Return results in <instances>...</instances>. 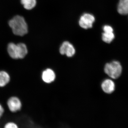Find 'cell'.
<instances>
[{
    "mask_svg": "<svg viewBox=\"0 0 128 128\" xmlns=\"http://www.w3.org/2000/svg\"><path fill=\"white\" fill-rule=\"evenodd\" d=\"M95 21V17L93 15L89 13H85L80 18L79 25L84 29H88L92 27Z\"/></svg>",
    "mask_w": 128,
    "mask_h": 128,
    "instance_id": "obj_3",
    "label": "cell"
},
{
    "mask_svg": "<svg viewBox=\"0 0 128 128\" xmlns=\"http://www.w3.org/2000/svg\"><path fill=\"white\" fill-rule=\"evenodd\" d=\"M122 71L121 64L118 61H113L111 63H108L104 67L105 73L112 79L118 78L121 75Z\"/></svg>",
    "mask_w": 128,
    "mask_h": 128,
    "instance_id": "obj_2",
    "label": "cell"
},
{
    "mask_svg": "<svg viewBox=\"0 0 128 128\" xmlns=\"http://www.w3.org/2000/svg\"><path fill=\"white\" fill-rule=\"evenodd\" d=\"M5 128H18V126L16 124L13 122H9L6 124L4 126Z\"/></svg>",
    "mask_w": 128,
    "mask_h": 128,
    "instance_id": "obj_14",
    "label": "cell"
},
{
    "mask_svg": "<svg viewBox=\"0 0 128 128\" xmlns=\"http://www.w3.org/2000/svg\"><path fill=\"white\" fill-rule=\"evenodd\" d=\"M118 11L121 15L128 14V0H120L118 5Z\"/></svg>",
    "mask_w": 128,
    "mask_h": 128,
    "instance_id": "obj_9",
    "label": "cell"
},
{
    "mask_svg": "<svg viewBox=\"0 0 128 128\" xmlns=\"http://www.w3.org/2000/svg\"><path fill=\"white\" fill-rule=\"evenodd\" d=\"M10 80V76L9 73L4 70L0 71V87H4Z\"/></svg>",
    "mask_w": 128,
    "mask_h": 128,
    "instance_id": "obj_10",
    "label": "cell"
},
{
    "mask_svg": "<svg viewBox=\"0 0 128 128\" xmlns=\"http://www.w3.org/2000/svg\"><path fill=\"white\" fill-rule=\"evenodd\" d=\"M104 32H113V29L111 26L105 25L103 28Z\"/></svg>",
    "mask_w": 128,
    "mask_h": 128,
    "instance_id": "obj_15",
    "label": "cell"
},
{
    "mask_svg": "<svg viewBox=\"0 0 128 128\" xmlns=\"http://www.w3.org/2000/svg\"><path fill=\"white\" fill-rule=\"evenodd\" d=\"M9 26L12 28V32L16 36H22L28 32L27 24L23 17L16 16L9 22Z\"/></svg>",
    "mask_w": 128,
    "mask_h": 128,
    "instance_id": "obj_1",
    "label": "cell"
},
{
    "mask_svg": "<svg viewBox=\"0 0 128 128\" xmlns=\"http://www.w3.org/2000/svg\"><path fill=\"white\" fill-rule=\"evenodd\" d=\"M56 78V74L54 71L51 68L45 69L42 72L41 78L44 82L50 84L54 82Z\"/></svg>",
    "mask_w": 128,
    "mask_h": 128,
    "instance_id": "obj_6",
    "label": "cell"
},
{
    "mask_svg": "<svg viewBox=\"0 0 128 128\" xmlns=\"http://www.w3.org/2000/svg\"><path fill=\"white\" fill-rule=\"evenodd\" d=\"M4 112V108L2 107V105L0 104V118L3 115Z\"/></svg>",
    "mask_w": 128,
    "mask_h": 128,
    "instance_id": "obj_16",
    "label": "cell"
},
{
    "mask_svg": "<svg viewBox=\"0 0 128 128\" xmlns=\"http://www.w3.org/2000/svg\"><path fill=\"white\" fill-rule=\"evenodd\" d=\"M101 87L102 90L105 93L110 94L114 91L115 85L114 82L112 80L107 79L102 82L101 85Z\"/></svg>",
    "mask_w": 128,
    "mask_h": 128,
    "instance_id": "obj_7",
    "label": "cell"
},
{
    "mask_svg": "<svg viewBox=\"0 0 128 128\" xmlns=\"http://www.w3.org/2000/svg\"><path fill=\"white\" fill-rule=\"evenodd\" d=\"M7 51L9 56L12 58L18 59L17 44L14 43H10L8 46Z\"/></svg>",
    "mask_w": 128,
    "mask_h": 128,
    "instance_id": "obj_8",
    "label": "cell"
},
{
    "mask_svg": "<svg viewBox=\"0 0 128 128\" xmlns=\"http://www.w3.org/2000/svg\"><path fill=\"white\" fill-rule=\"evenodd\" d=\"M60 54L62 55H66L67 57H71L74 55L76 50L74 46L68 41H64L60 47Z\"/></svg>",
    "mask_w": 128,
    "mask_h": 128,
    "instance_id": "obj_4",
    "label": "cell"
},
{
    "mask_svg": "<svg viewBox=\"0 0 128 128\" xmlns=\"http://www.w3.org/2000/svg\"><path fill=\"white\" fill-rule=\"evenodd\" d=\"M102 40L107 43H110L114 39V36L113 32H104L102 34Z\"/></svg>",
    "mask_w": 128,
    "mask_h": 128,
    "instance_id": "obj_13",
    "label": "cell"
},
{
    "mask_svg": "<svg viewBox=\"0 0 128 128\" xmlns=\"http://www.w3.org/2000/svg\"><path fill=\"white\" fill-rule=\"evenodd\" d=\"M7 104L9 110L12 112L20 111L22 106L20 100L16 96H12L9 98L7 101Z\"/></svg>",
    "mask_w": 128,
    "mask_h": 128,
    "instance_id": "obj_5",
    "label": "cell"
},
{
    "mask_svg": "<svg viewBox=\"0 0 128 128\" xmlns=\"http://www.w3.org/2000/svg\"><path fill=\"white\" fill-rule=\"evenodd\" d=\"M18 59L24 58L28 54L27 47L25 44L23 43H20L17 44Z\"/></svg>",
    "mask_w": 128,
    "mask_h": 128,
    "instance_id": "obj_11",
    "label": "cell"
},
{
    "mask_svg": "<svg viewBox=\"0 0 128 128\" xmlns=\"http://www.w3.org/2000/svg\"><path fill=\"white\" fill-rule=\"evenodd\" d=\"M21 4L25 9L31 10L33 9L36 5V0H21Z\"/></svg>",
    "mask_w": 128,
    "mask_h": 128,
    "instance_id": "obj_12",
    "label": "cell"
}]
</instances>
